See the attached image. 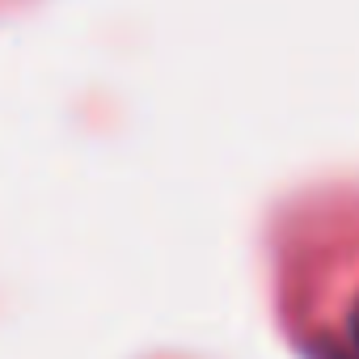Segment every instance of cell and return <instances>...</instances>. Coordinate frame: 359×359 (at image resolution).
I'll return each mask as SVG.
<instances>
[{
	"instance_id": "cell-1",
	"label": "cell",
	"mask_w": 359,
	"mask_h": 359,
	"mask_svg": "<svg viewBox=\"0 0 359 359\" xmlns=\"http://www.w3.org/2000/svg\"><path fill=\"white\" fill-rule=\"evenodd\" d=\"M351 338H355V351H359V304H355V313H351Z\"/></svg>"
}]
</instances>
